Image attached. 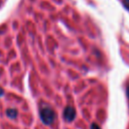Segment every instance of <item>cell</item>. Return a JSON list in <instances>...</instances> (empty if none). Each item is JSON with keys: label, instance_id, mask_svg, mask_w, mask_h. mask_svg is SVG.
<instances>
[{"label": "cell", "instance_id": "5", "mask_svg": "<svg viewBox=\"0 0 129 129\" xmlns=\"http://www.w3.org/2000/svg\"><path fill=\"white\" fill-rule=\"evenodd\" d=\"M3 94H4V91H3V89H2V88H0V97H1V96H3Z\"/></svg>", "mask_w": 129, "mask_h": 129}, {"label": "cell", "instance_id": "3", "mask_svg": "<svg viewBox=\"0 0 129 129\" xmlns=\"http://www.w3.org/2000/svg\"><path fill=\"white\" fill-rule=\"evenodd\" d=\"M6 114H7V116L10 117L11 119H14V118L17 117V110H16V109H13V108L8 109V110L6 111Z\"/></svg>", "mask_w": 129, "mask_h": 129}, {"label": "cell", "instance_id": "1", "mask_svg": "<svg viewBox=\"0 0 129 129\" xmlns=\"http://www.w3.org/2000/svg\"><path fill=\"white\" fill-rule=\"evenodd\" d=\"M39 116H40V119H41L42 123L45 124V125L51 124L54 121V119H55L54 111L50 107H46V106H42L40 108Z\"/></svg>", "mask_w": 129, "mask_h": 129}, {"label": "cell", "instance_id": "2", "mask_svg": "<svg viewBox=\"0 0 129 129\" xmlns=\"http://www.w3.org/2000/svg\"><path fill=\"white\" fill-rule=\"evenodd\" d=\"M62 116H63V119H64L66 121H68V122L73 121V120L76 118V110H75V108L70 107V106L66 107L64 110H63Z\"/></svg>", "mask_w": 129, "mask_h": 129}, {"label": "cell", "instance_id": "4", "mask_svg": "<svg viewBox=\"0 0 129 129\" xmlns=\"http://www.w3.org/2000/svg\"><path fill=\"white\" fill-rule=\"evenodd\" d=\"M123 4L127 9H129V0H123Z\"/></svg>", "mask_w": 129, "mask_h": 129}]
</instances>
